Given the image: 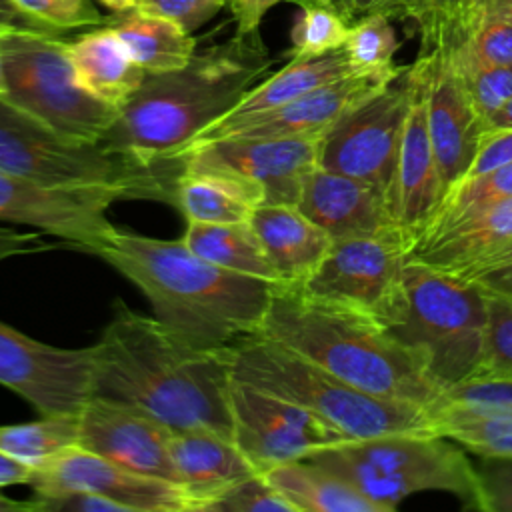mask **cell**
<instances>
[{
	"label": "cell",
	"mask_w": 512,
	"mask_h": 512,
	"mask_svg": "<svg viewBox=\"0 0 512 512\" xmlns=\"http://www.w3.org/2000/svg\"><path fill=\"white\" fill-rule=\"evenodd\" d=\"M230 388L228 348L190 346L122 300L92 344V396L138 406L172 430L232 438Z\"/></svg>",
	"instance_id": "obj_1"
},
{
	"label": "cell",
	"mask_w": 512,
	"mask_h": 512,
	"mask_svg": "<svg viewBox=\"0 0 512 512\" xmlns=\"http://www.w3.org/2000/svg\"><path fill=\"white\" fill-rule=\"evenodd\" d=\"M90 254L128 278L152 304L154 318L202 350H220L262 328L278 284L220 268L182 238L162 240L128 230Z\"/></svg>",
	"instance_id": "obj_2"
},
{
	"label": "cell",
	"mask_w": 512,
	"mask_h": 512,
	"mask_svg": "<svg viewBox=\"0 0 512 512\" xmlns=\"http://www.w3.org/2000/svg\"><path fill=\"white\" fill-rule=\"evenodd\" d=\"M270 64L258 30L234 32L196 50L178 70L146 74L100 142L150 166H182L192 142L224 118Z\"/></svg>",
	"instance_id": "obj_3"
},
{
	"label": "cell",
	"mask_w": 512,
	"mask_h": 512,
	"mask_svg": "<svg viewBox=\"0 0 512 512\" xmlns=\"http://www.w3.org/2000/svg\"><path fill=\"white\" fill-rule=\"evenodd\" d=\"M260 332L362 392L430 412L444 396L418 356L380 324L296 286L274 288Z\"/></svg>",
	"instance_id": "obj_4"
},
{
	"label": "cell",
	"mask_w": 512,
	"mask_h": 512,
	"mask_svg": "<svg viewBox=\"0 0 512 512\" xmlns=\"http://www.w3.org/2000/svg\"><path fill=\"white\" fill-rule=\"evenodd\" d=\"M228 356L234 380L310 410L352 440L434 434L428 408L362 392L262 332L238 338Z\"/></svg>",
	"instance_id": "obj_5"
},
{
	"label": "cell",
	"mask_w": 512,
	"mask_h": 512,
	"mask_svg": "<svg viewBox=\"0 0 512 512\" xmlns=\"http://www.w3.org/2000/svg\"><path fill=\"white\" fill-rule=\"evenodd\" d=\"M0 170L48 188L102 190L174 206L182 166H150L100 140L68 136L0 98Z\"/></svg>",
	"instance_id": "obj_6"
},
{
	"label": "cell",
	"mask_w": 512,
	"mask_h": 512,
	"mask_svg": "<svg viewBox=\"0 0 512 512\" xmlns=\"http://www.w3.org/2000/svg\"><path fill=\"white\" fill-rule=\"evenodd\" d=\"M386 330L446 390L480 370L486 294L464 278L408 260L400 308Z\"/></svg>",
	"instance_id": "obj_7"
},
{
	"label": "cell",
	"mask_w": 512,
	"mask_h": 512,
	"mask_svg": "<svg viewBox=\"0 0 512 512\" xmlns=\"http://www.w3.org/2000/svg\"><path fill=\"white\" fill-rule=\"evenodd\" d=\"M362 496L394 512L418 492H450L478 508V470L464 448L438 434H390L324 448L308 456Z\"/></svg>",
	"instance_id": "obj_8"
},
{
	"label": "cell",
	"mask_w": 512,
	"mask_h": 512,
	"mask_svg": "<svg viewBox=\"0 0 512 512\" xmlns=\"http://www.w3.org/2000/svg\"><path fill=\"white\" fill-rule=\"evenodd\" d=\"M4 100L68 136L100 140L120 108L86 92L60 34L6 28L0 34Z\"/></svg>",
	"instance_id": "obj_9"
},
{
	"label": "cell",
	"mask_w": 512,
	"mask_h": 512,
	"mask_svg": "<svg viewBox=\"0 0 512 512\" xmlns=\"http://www.w3.org/2000/svg\"><path fill=\"white\" fill-rule=\"evenodd\" d=\"M408 250L410 244L400 234L332 240L318 268L296 288L386 330L400 308Z\"/></svg>",
	"instance_id": "obj_10"
},
{
	"label": "cell",
	"mask_w": 512,
	"mask_h": 512,
	"mask_svg": "<svg viewBox=\"0 0 512 512\" xmlns=\"http://www.w3.org/2000/svg\"><path fill=\"white\" fill-rule=\"evenodd\" d=\"M412 98V68L350 108L320 138L318 166L382 188L390 186Z\"/></svg>",
	"instance_id": "obj_11"
},
{
	"label": "cell",
	"mask_w": 512,
	"mask_h": 512,
	"mask_svg": "<svg viewBox=\"0 0 512 512\" xmlns=\"http://www.w3.org/2000/svg\"><path fill=\"white\" fill-rule=\"evenodd\" d=\"M230 412L232 438L258 472L352 440L310 410L234 378Z\"/></svg>",
	"instance_id": "obj_12"
},
{
	"label": "cell",
	"mask_w": 512,
	"mask_h": 512,
	"mask_svg": "<svg viewBox=\"0 0 512 512\" xmlns=\"http://www.w3.org/2000/svg\"><path fill=\"white\" fill-rule=\"evenodd\" d=\"M0 384L38 414H80L92 396V346H50L0 320Z\"/></svg>",
	"instance_id": "obj_13"
},
{
	"label": "cell",
	"mask_w": 512,
	"mask_h": 512,
	"mask_svg": "<svg viewBox=\"0 0 512 512\" xmlns=\"http://www.w3.org/2000/svg\"><path fill=\"white\" fill-rule=\"evenodd\" d=\"M116 200L112 192L48 188L0 170V220L34 226L84 252L114 238L118 228L106 212Z\"/></svg>",
	"instance_id": "obj_14"
},
{
	"label": "cell",
	"mask_w": 512,
	"mask_h": 512,
	"mask_svg": "<svg viewBox=\"0 0 512 512\" xmlns=\"http://www.w3.org/2000/svg\"><path fill=\"white\" fill-rule=\"evenodd\" d=\"M320 138H220L194 146L184 166L242 176L264 190V204L298 202L306 176L318 166Z\"/></svg>",
	"instance_id": "obj_15"
},
{
	"label": "cell",
	"mask_w": 512,
	"mask_h": 512,
	"mask_svg": "<svg viewBox=\"0 0 512 512\" xmlns=\"http://www.w3.org/2000/svg\"><path fill=\"white\" fill-rule=\"evenodd\" d=\"M28 486L34 500L94 492L120 502L128 512H188V500L174 482L132 472L80 446L36 468Z\"/></svg>",
	"instance_id": "obj_16"
},
{
	"label": "cell",
	"mask_w": 512,
	"mask_h": 512,
	"mask_svg": "<svg viewBox=\"0 0 512 512\" xmlns=\"http://www.w3.org/2000/svg\"><path fill=\"white\" fill-rule=\"evenodd\" d=\"M78 418L80 448L132 472L176 484L168 450L174 430L168 424L138 406L104 396H90Z\"/></svg>",
	"instance_id": "obj_17"
},
{
	"label": "cell",
	"mask_w": 512,
	"mask_h": 512,
	"mask_svg": "<svg viewBox=\"0 0 512 512\" xmlns=\"http://www.w3.org/2000/svg\"><path fill=\"white\" fill-rule=\"evenodd\" d=\"M412 68V98L388 186V202L400 234L412 246L436 216L444 184L426 126L424 80L418 62Z\"/></svg>",
	"instance_id": "obj_18"
},
{
	"label": "cell",
	"mask_w": 512,
	"mask_h": 512,
	"mask_svg": "<svg viewBox=\"0 0 512 512\" xmlns=\"http://www.w3.org/2000/svg\"><path fill=\"white\" fill-rule=\"evenodd\" d=\"M396 74H348L340 80L310 90L288 104L250 116L236 124L210 130L198 136L188 150L220 138H322L326 130L332 128L350 108L380 90Z\"/></svg>",
	"instance_id": "obj_19"
},
{
	"label": "cell",
	"mask_w": 512,
	"mask_h": 512,
	"mask_svg": "<svg viewBox=\"0 0 512 512\" xmlns=\"http://www.w3.org/2000/svg\"><path fill=\"white\" fill-rule=\"evenodd\" d=\"M416 62L424 80L426 126L446 194L470 168L480 144L482 122L440 48L420 52Z\"/></svg>",
	"instance_id": "obj_20"
},
{
	"label": "cell",
	"mask_w": 512,
	"mask_h": 512,
	"mask_svg": "<svg viewBox=\"0 0 512 512\" xmlns=\"http://www.w3.org/2000/svg\"><path fill=\"white\" fill-rule=\"evenodd\" d=\"M296 206L332 240L400 234L386 188L322 166L306 176Z\"/></svg>",
	"instance_id": "obj_21"
},
{
	"label": "cell",
	"mask_w": 512,
	"mask_h": 512,
	"mask_svg": "<svg viewBox=\"0 0 512 512\" xmlns=\"http://www.w3.org/2000/svg\"><path fill=\"white\" fill-rule=\"evenodd\" d=\"M512 244V198L468 208L430 226L408 250V260L462 274Z\"/></svg>",
	"instance_id": "obj_22"
},
{
	"label": "cell",
	"mask_w": 512,
	"mask_h": 512,
	"mask_svg": "<svg viewBox=\"0 0 512 512\" xmlns=\"http://www.w3.org/2000/svg\"><path fill=\"white\" fill-rule=\"evenodd\" d=\"M168 450L188 512H208L230 486L258 472L234 438L212 430H174Z\"/></svg>",
	"instance_id": "obj_23"
},
{
	"label": "cell",
	"mask_w": 512,
	"mask_h": 512,
	"mask_svg": "<svg viewBox=\"0 0 512 512\" xmlns=\"http://www.w3.org/2000/svg\"><path fill=\"white\" fill-rule=\"evenodd\" d=\"M248 222L282 286L304 284L332 246V238L294 204H260Z\"/></svg>",
	"instance_id": "obj_24"
},
{
	"label": "cell",
	"mask_w": 512,
	"mask_h": 512,
	"mask_svg": "<svg viewBox=\"0 0 512 512\" xmlns=\"http://www.w3.org/2000/svg\"><path fill=\"white\" fill-rule=\"evenodd\" d=\"M264 202V190L258 184L230 172L182 164V172L176 178L174 206L186 222H248Z\"/></svg>",
	"instance_id": "obj_25"
},
{
	"label": "cell",
	"mask_w": 512,
	"mask_h": 512,
	"mask_svg": "<svg viewBox=\"0 0 512 512\" xmlns=\"http://www.w3.org/2000/svg\"><path fill=\"white\" fill-rule=\"evenodd\" d=\"M68 56L78 84L116 108H122L146 78L108 24L68 40Z\"/></svg>",
	"instance_id": "obj_26"
},
{
	"label": "cell",
	"mask_w": 512,
	"mask_h": 512,
	"mask_svg": "<svg viewBox=\"0 0 512 512\" xmlns=\"http://www.w3.org/2000/svg\"><path fill=\"white\" fill-rule=\"evenodd\" d=\"M348 74H354V70L344 54V48L316 56H290L288 64H284L278 72L266 76L264 80L256 82L224 118L206 128L202 134L288 104L304 96L306 92L340 80Z\"/></svg>",
	"instance_id": "obj_27"
},
{
	"label": "cell",
	"mask_w": 512,
	"mask_h": 512,
	"mask_svg": "<svg viewBox=\"0 0 512 512\" xmlns=\"http://www.w3.org/2000/svg\"><path fill=\"white\" fill-rule=\"evenodd\" d=\"M122 40L130 56L146 74L178 70L190 62L196 52V38L174 20L132 8L106 22Z\"/></svg>",
	"instance_id": "obj_28"
},
{
	"label": "cell",
	"mask_w": 512,
	"mask_h": 512,
	"mask_svg": "<svg viewBox=\"0 0 512 512\" xmlns=\"http://www.w3.org/2000/svg\"><path fill=\"white\" fill-rule=\"evenodd\" d=\"M264 474L296 512H382L378 504L310 458L278 464Z\"/></svg>",
	"instance_id": "obj_29"
},
{
	"label": "cell",
	"mask_w": 512,
	"mask_h": 512,
	"mask_svg": "<svg viewBox=\"0 0 512 512\" xmlns=\"http://www.w3.org/2000/svg\"><path fill=\"white\" fill-rule=\"evenodd\" d=\"M182 242L204 260L252 278L278 284L276 272L260 246L250 222L204 224L188 222Z\"/></svg>",
	"instance_id": "obj_30"
},
{
	"label": "cell",
	"mask_w": 512,
	"mask_h": 512,
	"mask_svg": "<svg viewBox=\"0 0 512 512\" xmlns=\"http://www.w3.org/2000/svg\"><path fill=\"white\" fill-rule=\"evenodd\" d=\"M78 414H40L34 422L2 424L0 450L34 470L62 452L78 446Z\"/></svg>",
	"instance_id": "obj_31"
},
{
	"label": "cell",
	"mask_w": 512,
	"mask_h": 512,
	"mask_svg": "<svg viewBox=\"0 0 512 512\" xmlns=\"http://www.w3.org/2000/svg\"><path fill=\"white\" fill-rule=\"evenodd\" d=\"M430 414L434 434L480 458H512V418L468 412L446 404H438Z\"/></svg>",
	"instance_id": "obj_32"
},
{
	"label": "cell",
	"mask_w": 512,
	"mask_h": 512,
	"mask_svg": "<svg viewBox=\"0 0 512 512\" xmlns=\"http://www.w3.org/2000/svg\"><path fill=\"white\" fill-rule=\"evenodd\" d=\"M398 46L390 16L368 14L350 26L342 48L354 74H396L402 68L394 64Z\"/></svg>",
	"instance_id": "obj_33"
},
{
	"label": "cell",
	"mask_w": 512,
	"mask_h": 512,
	"mask_svg": "<svg viewBox=\"0 0 512 512\" xmlns=\"http://www.w3.org/2000/svg\"><path fill=\"white\" fill-rule=\"evenodd\" d=\"M302 6L294 22L290 56H316L344 46L350 22L330 0H294Z\"/></svg>",
	"instance_id": "obj_34"
},
{
	"label": "cell",
	"mask_w": 512,
	"mask_h": 512,
	"mask_svg": "<svg viewBox=\"0 0 512 512\" xmlns=\"http://www.w3.org/2000/svg\"><path fill=\"white\" fill-rule=\"evenodd\" d=\"M444 52V50H442ZM446 54V52H444ZM450 66L454 68L464 94L474 108L476 116L484 124L506 104L512 96V66H496V64H480L460 58H450L446 54Z\"/></svg>",
	"instance_id": "obj_35"
},
{
	"label": "cell",
	"mask_w": 512,
	"mask_h": 512,
	"mask_svg": "<svg viewBox=\"0 0 512 512\" xmlns=\"http://www.w3.org/2000/svg\"><path fill=\"white\" fill-rule=\"evenodd\" d=\"M510 198H512V162L498 166L486 174H480L474 178H462L456 184H452L446 190L444 200H442L436 216L428 224V228L434 224H440L468 208L492 204V202H500V200H510Z\"/></svg>",
	"instance_id": "obj_36"
},
{
	"label": "cell",
	"mask_w": 512,
	"mask_h": 512,
	"mask_svg": "<svg viewBox=\"0 0 512 512\" xmlns=\"http://www.w3.org/2000/svg\"><path fill=\"white\" fill-rule=\"evenodd\" d=\"M486 294V332L482 362L476 376L512 380V300ZM474 378V376H472Z\"/></svg>",
	"instance_id": "obj_37"
},
{
	"label": "cell",
	"mask_w": 512,
	"mask_h": 512,
	"mask_svg": "<svg viewBox=\"0 0 512 512\" xmlns=\"http://www.w3.org/2000/svg\"><path fill=\"white\" fill-rule=\"evenodd\" d=\"M440 404L488 416L512 418V380L474 376L446 388Z\"/></svg>",
	"instance_id": "obj_38"
},
{
	"label": "cell",
	"mask_w": 512,
	"mask_h": 512,
	"mask_svg": "<svg viewBox=\"0 0 512 512\" xmlns=\"http://www.w3.org/2000/svg\"><path fill=\"white\" fill-rule=\"evenodd\" d=\"M208 512H296L294 506L272 486L264 472L250 474L230 486Z\"/></svg>",
	"instance_id": "obj_39"
},
{
	"label": "cell",
	"mask_w": 512,
	"mask_h": 512,
	"mask_svg": "<svg viewBox=\"0 0 512 512\" xmlns=\"http://www.w3.org/2000/svg\"><path fill=\"white\" fill-rule=\"evenodd\" d=\"M14 4L56 34L108 22L90 0H14Z\"/></svg>",
	"instance_id": "obj_40"
},
{
	"label": "cell",
	"mask_w": 512,
	"mask_h": 512,
	"mask_svg": "<svg viewBox=\"0 0 512 512\" xmlns=\"http://www.w3.org/2000/svg\"><path fill=\"white\" fill-rule=\"evenodd\" d=\"M478 470L482 512H512V458H482Z\"/></svg>",
	"instance_id": "obj_41"
},
{
	"label": "cell",
	"mask_w": 512,
	"mask_h": 512,
	"mask_svg": "<svg viewBox=\"0 0 512 512\" xmlns=\"http://www.w3.org/2000/svg\"><path fill=\"white\" fill-rule=\"evenodd\" d=\"M136 6L174 20L186 32H194L228 6V0H138Z\"/></svg>",
	"instance_id": "obj_42"
},
{
	"label": "cell",
	"mask_w": 512,
	"mask_h": 512,
	"mask_svg": "<svg viewBox=\"0 0 512 512\" xmlns=\"http://www.w3.org/2000/svg\"><path fill=\"white\" fill-rule=\"evenodd\" d=\"M458 278L476 284L484 292L500 294L512 300V244L458 274Z\"/></svg>",
	"instance_id": "obj_43"
},
{
	"label": "cell",
	"mask_w": 512,
	"mask_h": 512,
	"mask_svg": "<svg viewBox=\"0 0 512 512\" xmlns=\"http://www.w3.org/2000/svg\"><path fill=\"white\" fill-rule=\"evenodd\" d=\"M510 162H512V128L486 130L482 132L474 160L462 178H474Z\"/></svg>",
	"instance_id": "obj_44"
},
{
	"label": "cell",
	"mask_w": 512,
	"mask_h": 512,
	"mask_svg": "<svg viewBox=\"0 0 512 512\" xmlns=\"http://www.w3.org/2000/svg\"><path fill=\"white\" fill-rule=\"evenodd\" d=\"M456 0H386L382 14L390 18H410L418 24L420 34H428L440 24Z\"/></svg>",
	"instance_id": "obj_45"
},
{
	"label": "cell",
	"mask_w": 512,
	"mask_h": 512,
	"mask_svg": "<svg viewBox=\"0 0 512 512\" xmlns=\"http://www.w3.org/2000/svg\"><path fill=\"white\" fill-rule=\"evenodd\" d=\"M282 0H228V10L236 24V34L256 32L266 12Z\"/></svg>",
	"instance_id": "obj_46"
},
{
	"label": "cell",
	"mask_w": 512,
	"mask_h": 512,
	"mask_svg": "<svg viewBox=\"0 0 512 512\" xmlns=\"http://www.w3.org/2000/svg\"><path fill=\"white\" fill-rule=\"evenodd\" d=\"M54 244L42 242L40 234L36 232H20L8 226H0V262L12 256L30 254L38 250H48Z\"/></svg>",
	"instance_id": "obj_47"
},
{
	"label": "cell",
	"mask_w": 512,
	"mask_h": 512,
	"mask_svg": "<svg viewBox=\"0 0 512 512\" xmlns=\"http://www.w3.org/2000/svg\"><path fill=\"white\" fill-rule=\"evenodd\" d=\"M34 476V468L18 458L0 450V488L30 484Z\"/></svg>",
	"instance_id": "obj_48"
},
{
	"label": "cell",
	"mask_w": 512,
	"mask_h": 512,
	"mask_svg": "<svg viewBox=\"0 0 512 512\" xmlns=\"http://www.w3.org/2000/svg\"><path fill=\"white\" fill-rule=\"evenodd\" d=\"M0 26L8 28H24V30H36V32H48L56 34L32 16H28L24 10H20L14 0H0Z\"/></svg>",
	"instance_id": "obj_49"
},
{
	"label": "cell",
	"mask_w": 512,
	"mask_h": 512,
	"mask_svg": "<svg viewBox=\"0 0 512 512\" xmlns=\"http://www.w3.org/2000/svg\"><path fill=\"white\" fill-rule=\"evenodd\" d=\"M342 16L354 24L356 20L368 16V14H382L386 0H330Z\"/></svg>",
	"instance_id": "obj_50"
},
{
	"label": "cell",
	"mask_w": 512,
	"mask_h": 512,
	"mask_svg": "<svg viewBox=\"0 0 512 512\" xmlns=\"http://www.w3.org/2000/svg\"><path fill=\"white\" fill-rule=\"evenodd\" d=\"M474 10L512 22V0H468Z\"/></svg>",
	"instance_id": "obj_51"
},
{
	"label": "cell",
	"mask_w": 512,
	"mask_h": 512,
	"mask_svg": "<svg viewBox=\"0 0 512 512\" xmlns=\"http://www.w3.org/2000/svg\"><path fill=\"white\" fill-rule=\"evenodd\" d=\"M512 128V96L506 100V104L484 124V130H506Z\"/></svg>",
	"instance_id": "obj_52"
},
{
	"label": "cell",
	"mask_w": 512,
	"mask_h": 512,
	"mask_svg": "<svg viewBox=\"0 0 512 512\" xmlns=\"http://www.w3.org/2000/svg\"><path fill=\"white\" fill-rule=\"evenodd\" d=\"M0 512H38L36 500H14L0 492Z\"/></svg>",
	"instance_id": "obj_53"
},
{
	"label": "cell",
	"mask_w": 512,
	"mask_h": 512,
	"mask_svg": "<svg viewBox=\"0 0 512 512\" xmlns=\"http://www.w3.org/2000/svg\"><path fill=\"white\" fill-rule=\"evenodd\" d=\"M104 6H108L114 14H122V12H128L132 8H136V2L138 0H100Z\"/></svg>",
	"instance_id": "obj_54"
},
{
	"label": "cell",
	"mask_w": 512,
	"mask_h": 512,
	"mask_svg": "<svg viewBox=\"0 0 512 512\" xmlns=\"http://www.w3.org/2000/svg\"><path fill=\"white\" fill-rule=\"evenodd\" d=\"M8 26H0V34L6 30ZM4 70H2V54H0V96H4Z\"/></svg>",
	"instance_id": "obj_55"
}]
</instances>
